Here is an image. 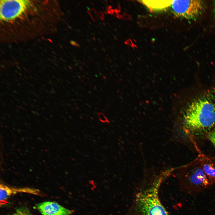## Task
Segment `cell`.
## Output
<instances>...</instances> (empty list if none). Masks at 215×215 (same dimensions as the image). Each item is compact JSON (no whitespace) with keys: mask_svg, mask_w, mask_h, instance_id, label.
<instances>
[{"mask_svg":"<svg viewBox=\"0 0 215 215\" xmlns=\"http://www.w3.org/2000/svg\"><path fill=\"white\" fill-rule=\"evenodd\" d=\"M182 116L183 128L190 138H205L215 129V105L209 98L193 99L184 108Z\"/></svg>","mask_w":215,"mask_h":215,"instance_id":"cell-1","label":"cell"},{"mask_svg":"<svg viewBox=\"0 0 215 215\" xmlns=\"http://www.w3.org/2000/svg\"><path fill=\"white\" fill-rule=\"evenodd\" d=\"M160 182V180L157 181L137 195L136 207L141 215H169L159 198Z\"/></svg>","mask_w":215,"mask_h":215,"instance_id":"cell-2","label":"cell"},{"mask_svg":"<svg viewBox=\"0 0 215 215\" xmlns=\"http://www.w3.org/2000/svg\"><path fill=\"white\" fill-rule=\"evenodd\" d=\"M183 167L185 186L189 194L199 193L211 185L197 157Z\"/></svg>","mask_w":215,"mask_h":215,"instance_id":"cell-3","label":"cell"},{"mask_svg":"<svg viewBox=\"0 0 215 215\" xmlns=\"http://www.w3.org/2000/svg\"><path fill=\"white\" fill-rule=\"evenodd\" d=\"M174 14L188 20L197 19L204 13L205 4L199 0H172L171 5Z\"/></svg>","mask_w":215,"mask_h":215,"instance_id":"cell-4","label":"cell"},{"mask_svg":"<svg viewBox=\"0 0 215 215\" xmlns=\"http://www.w3.org/2000/svg\"><path fill=\"white\" fill-rule=\"evenodd\" d=\"M28 0L0 1V19L8 21L17 18L24 13L31 3Z\"/></svg>","mask_w":215,"mask_h":215,"instance_id":"cell-5","label":"cell"},{"mask_svg":"<svg viewBox=\"0 0 215 215\" xmlns=\"http://www.w3.org/2000/svg\"><path fill=\"white\" fill-rule=\"evenodd\" d=\"M26 193L41 196L40 190L29 187L15 188L10 187L3 184L0 185V206L5 205L8 203V199L11 196L18 193Z\"/></svg>","mask_w":215,"mask_h":215,"instance_id":"cell-6","label":"cell"},{"mask_svg":"<svg viewBox=\"0 0 215 215\" xmlns=\"http://www.w3.org/2000/svg\"><path fill=\"white\" fill-rule=\"evenodd\" d=\"M36 207L43 215H70L74 212L72 210L53 202H44L38 203Z\"/></svg>","mask_w":215,"mask_h":215,"instance_id":"cell-7","label":"cell"},{"mask_svg":"<svg viewBox=\"0 0 215 215\" xmlns=\"http://www.w3.org/2000/svg\"><path fill=\"white\" fill-rule=\"evenodd\" d=\"M198 158L202 169L211 185L215 183V158L202 153Z\"/></svg>","mask_w":215,"mask_h":215,"instance_id":"cell-8","label":"cell"},{"mask_svg":"<svg viewBox=\"0 0 215 215\" xmlns=\"http://www.w3.org/2000/svg\"><path fill=\"white\" fill-rule=\"evenodd\" d=\"M140 1L151 10L159 11L170 6L172 0H141Z\"/></svg>","mask_w":215,"mask_h":215,"instance_id":"cell-9","label":"cell"},{"mask_svg":"<svg viewBox=\"0 0 215 215\" xmlns=\"http://www.w3.org/2000/svg\"><path fill=\"white\" fill-rule=\"evenodd\" d=\"M13 215H33V214L27 208L24 207H21L16 208Z\"/></svg>","mask_w":215,"mask_h":215,"instance_id":"cell-10","label":"cell"},{"mask_svg":"<svg viewBox=\"0 0 215 215\" xmlns=\"http://www.w3.org/2000/svg\"><path fill=\"white\" fill-rule=\"evenodd\" d=\"M204 138L209 140L215 148V129L207 133Z\"/></svg>","mask_w":215,"mask_h":215,"instance_id":"cell-11","label":"cell"},{"mask_svg":"<svg viewBox=\"0 0 215 215\" xmlns=\"http://www.w3.org/2000/svg\"><path fill=\"white\" fill-rule=\"evenodd\" d=\"M97 114L99 117V119L100 122L104 123L109 122L107 117H106L103 113L101 112H99L97 113Z\"/></svg>","mask_w":215,"mask_h":215,"instance_id":"cell-12","label":"cell"},{"mask_svg":"<svg viewBox=\"0 0 215 215\" xmlns=\"http://www.w3.org/2000/svg\"><path fill=\"white\" fill-rule=\"evenodd\" d=\"M210 95L211 99L213 100L212 101L215 105V87L211 90Z\"/></svg>","mask_w":215,"mask_h":215,"instance_id":"cell-13","label":"cell"},{"mask_svg":"<svg viewBox=\"0 0 215 215\" xmlns=\"http://www.w3.org/2000/svg\"><path fill=\"white\" fill-rule=\"evenodd\" d=\"M213 13L214 17L215 20V1L213 3Z\"/></svg>","mask_w":215,"mask_h":215,"instance_id":"cell-14","label":"cell"},{"mask_svg":"<svg viewBox=\"0 0 215 215\" xmlns=\"http://www.w3.org/2000/svg\"><path fill=\"white\" fill-rule=\"evenodd\" d=\"M71 43L73 45L76 46L78 47H79V44L77 43H76V42L75 41H72L71 42Z\"/></svg>","mask_w":215,"mask_h":215,"instance_id":"cell-15","label":"cell"}]
</instances>
